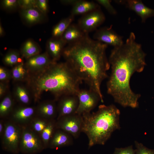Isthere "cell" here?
Segmentation results:
<instances>
[{
    "label": "cell",
    "instance_id": "5b68a950",
    "mask_svg": "<svg viewBox=\"0 0 154 154\" xmlns=\"http://www.w3.org/2000/svg\"><path fill=\"white\" fill-rule=\"evenodd\" d=\"M22 131L21 126L5 119L4 131L1 138L2 149L12 154L19 153Z\"/></svg>",
    "mask_w": 154,
    "mask_h": 154
},
{
    "label": "cell",
    "instance_id": "ba28073f",
    "mask_svg": "<svg viewBox=\"0 0 154 154\" xmlns=\"http://www.w3.org/2000/svg\"><path fill=\"white\" fill-rule=\"evenodd\" d=\"M77 96L78 105L76 114L82 115L91 112L97 106L98 102H102L101 98L96 92L89 89H80Z\"/></svg>",
    "mask_w": 154,
    "mask_h": 154
},
{
    "label": "cell",
    "instance_id": "4dcf8cb0",
    "mask_svg": "<svg viewBox=\"0 0 154 154\" xmlns=\"http://www.w3.org/2000/svg\"><path fill=\"white\" fill-rule=\"evenodd\" d=\"M98 3L102 6L108 12L112 15H116L117 12L116 10L112 5L111 1L110 0H97Z\"/></svg>",
    "mask_w": 154,
    "mask_h": 154
},
{
    "label": "cell",
    "instance_id": "e575fe53",
    "mask_svg": "<svg viewBox=\"0 0 154 154\" xmlns=\"http://www.w3.org/2000/svg\"><path fill=\"white\" fill-rule=\"evenodd\" d=\"M36 0H19V7L25 9L35 7Z\"/></svg>",
    "mask_w": 154,
    "mask_h": 154
},
{
    "label": "cell",
    "instance_id": "8992f818",
    "mask_svg": "<svg viewBox=\"0 0 154 154\" xmlns=\"http://www.w3.org/2000/svg\"><path fill=\"white\" fill-rule=\"evenodd\" d=\"M22 127L20 152L23 154H37L45 149L39 134L28 126Z\"/></svg>",
    "mask_w": 154,
    "mask_h": 154
},
{
    "label": "cell",
    "instance_id": "9a60e30c",
    "mask_svg": "<svg viewBox=\"0 0 154 154\" xmlns=\"http://www.w3.org/2000/svg\"><path fill=\"white\" fill-rule=\"evenodd\" d=\"M20 15L23 22L29 26L43 23L47 19V15L36 7L21 9Z\"/></svg>",
    "mask_w": 154,
    "mask_h": 154
},
{
    "label": "cell",
    "instance_id": "e0dca14e",
    "mask_svg": "<svg viewBox=\"0 0 154 154\" xmlns=\"http://www.w3.org/2000/svg\"><path fill=\"white\" fill-rule=\"evenodd\" d=\"M72 137L64 131L56 129L50 141L48 148L57 149L71 145L73 143Z\"/></svg>",
    "mask_w": 154,
    "mask_h": 154
},
{
    "label": "cell",
    "instance_id": "8d00e7d4",
    "mask_svg": "<svg viewBox=\"0 0 154 154\" xmlns=\"http://www.w3.org/2000/svg\"><path fill=\"white\" fill-rule=\"evenodd\" d=\"M79 0H61V3L64 5H70L73 6L78 2Z\"/></svg>",
    "mask_w": 154,
    "mask_h": 154
},
{
    "label": "cell",
    "instance_id": "cb8c5ba5",
    "mask_svg": "<svg viewBox=\"0 0 154 154\" xmlns=\"http://www.w3.org/2000/svg\"><path fill=\"white\" fill-rule=\"evenodd\" d=\"M74 18V16L70 14L68 17L59 21L52 28V37L55 38H60L66 29L72 24Z\"/></svg>",
    "mask_w": 154,
    "mask_h": 154
},
{
    "label": "cell",
    "instance_id": "2e32d148",
    "mask_svg": "<svg viewBox=\"0 0 154 154\" xmlns=\"http://www.w3.org/2000/svg\"><path fill=\"white\" fill-rule=\"evenodd\" d=\"M56 101L54 100L39 102L36 107L37 116L49 120L56 119L58 109Z\"/></svg>",
    "mask_w": 154,
    "mask_h": 154
},
{
    "label": "cell",
    "instance_id": "ffe728a7",
    "mask_svg": "<svg viewBox=\"0 0 154 154\" xmlns=\"http://www.w3.org/2000/svg\"><path fill=\"white\" fill-rule=\"evenodd\" d=\"M100 7L98 3L94 2L79 0L72 6L70 15L74 16L84 15Z\"/></svg>",
    "mask_w": 154,
    "mask_h": 154
},
{
    "label": "cell",
    "instance_id": "d590c367",
    "mask_svg": "<svg viewBox=\"0 0 154 154\" xmlns=\"http://www.w3.org/2000/svg\"><path fill=\"white\" fill-rule=\"evenodd\" d=\"M8 83L0 82V98L2 99L7 93L8 90Z\"/></svg>",
    "mask_w": 154,
    "mask_h": 154
},
{
    "label": "cell",
    "instance_id": "484cf974",
    "mask_svg": "<svg viewBox=\"0 0 154 154\" xmlns=\"http://www.w3.org/2000/svg\"><path fill=\"white\" fill-rule=\"evenodd\" d=\"M12 78L15 81H26L28 72L24 63L17 64L13 66L11 71Z\"/></svg>",
    "mask_w": 154,
    "mask_h": 154
},
{
    "label": "cell",
    "instance_id": "5bb4252c",
    "mask_svg": "<svg viewBox=\"0 0 154 154\" xmlns=\"http://www.w3.org/2000/svg\"><path fill=\"white\" fill-rule=\"evenodd\" d=\"M115 2L125 5L129 9L135 12L141 18L143 23L148 18L154 16V9L147 7L141 0H120Z\"/></svg>",
    "mask_w": 154,
    "mask_h": 154
},
{
    "label": "cell",
    "instance_id": "9c48e42d",
    "mask_svg": "<svg viewBox=\"0 0 154 154\" xmlns=\"http://www.w3.org/2000/svg\"><path fill=\"white\" fill-rule=\"evenodd\" d=\"M106 18L100 7L83 15L77 25L85 34L96 29L105 21Z\"/></svg>",
    "mask_w": 154,
    "mask_h": 154
},
{
    "label": "cell",
    "instance_id": "6da1fadb",
    "mask_svg": "<svg viewBox=\"0 0 154 154\" xmlns=\"http://www.w3.org/2000/svg\"><path fill=\"white\" fill-rule=\"evenodd\" d=\"M145 56L132 32L125 43L111 51L108 60L111 71L107 83V92L115 102L123 107L135 108L139 106L141 95L132 91L130 81L134 73L143 70Z\"/></svg>",
    "mask_w": 154,
    "mask_h": 154
},
{
    "label": "cell",
    "instance_id": "7c38bea8",
    "mask_svg": "<svg viewBox=\"0 0 154 154\" xmlns=\"http://www.w3.org/2000/svg\"><path fill=\"white\" fill-rule=\"evenodd\" d=\"M58 100L57 105L58 116L56 119L65 116L76 114L78 105L77 95L64 96Z\"/></svg>",
    "mask_w": 154,
    "mask_h": 154
},
{
    "label": "cell",
    "instance_id": "f35d334b",
    "mask_svg": "<svg viewBox=\"0 0 154 154\" xmlns=\"http://www.w3.org/2000/svg\"><path fill=\"white\" fill-rule=\"evenodd\" d=\"M5 34V31L4 29L2 27V25L0 23V37L3 36Z\"/></svg>",
    "mask_w": 154,
    "mask_h": 154
},
{
    "label": "cell",
    "instance_id": "603a6c76",
    "mask_svg": "<svg viewBox=\"0 0 154 154\" xmlns=\"http://www.w3.org/2000/svg\"><path fill=\"white\" fill-rule=\"evenodd\" d=\"M15 99L22 106H28L31 102V97L29 91L23 85H16L13 90Z\"/></svg>",
    "mask_w": 154,
    "mask_h": 154
},
{
    "label": "cell",
    "instance_id": "ac0fdd59",
    "mask_svg": "<svg viewBox=\"0 0 154 154\" xmlns=\"http://www.w3.org/2000/svg\"><path fill=\"white\" fill-rule=\"evenodd\" d=\"M66 44V43L61 38L52 37L46 42V52L53 61L57 62L62 56Z\"/></svg>",
    "mask_w": 154,
    "mask_h": 154
},
{
    "label": "cell",
    "instance_id": "836d02e7",
    "mask_svg": "<svg viewBox=\"0 0 154 154\" xmlns=\"http://www.w3.org/2000/svg\"><path fill=\"white\" fill-rule=\"evenodd\" d=\"M135 149L132 145L125 147L116 148L113 154H135Z\"/></svg>",
    "mask_w": 154,
    "mask_h": 154
},
{
    "label": "cell",
    "instance_id": "d6986e66",
    "mask_svg": "<svg viewBox=\"0 0 154 154\" xmlns=\"http://www.w3.org/2000/svg\"><path fill=\"white\" fill-rule=\"evenodd\" d=\"M85 35L77 24H71L60 38L66 44L76 42L82 38Z\"/></svg>",
    "mask_w": 154,
    "mask_h": 154
},
{
    "label": "cell",
    "instance_id": "74e56055",
    "mask_svg": "<svg viewBox=\"0 0 154 154\" xmlns=\"http://www.w3.org/2000/svg\"><path fill=\"white\" fill-rule=\"evenodd\" d=\"M5 119H0V137H2L3 133L5 127Z\"/></svg>",
    "mask_w": 154,
    "mask_h": 154
},
{
    "label": "cell",
    "instance_id": "4fadbf2b",
    "mask_svg": "<svg viewBox=\"0 0 154 154\" xmlns=\"http://www.w3.org/2000/svg\"><path fill=\"white\" fill-rule=\"evenodd\" d=\"M54 62L46 51L26 59L24 64L28 72H33L46 68Z\"/></svg>",
    "mask_w": 154,
    "mask_h": 154
},
{
    "label": "cell",
    "instance_id": "d6a6232c",
    "mask_svg": "<svg viewBox=\"0 0 154 154\" xmlns=\"http://www.w3.org/2000/svg\"><path fill=\"white\" fill-rule=\"evenodd\" d=\"M12 78L11 72L6 68L2 66L0 67V82L8 83Z\"/></svg>",
    "mask_w": 154,
    "mask_h": 154
},
{
    "label": "cell",
    "instance_id": "44dd1931",
    "mask_svg": "<svg viewBox=\"0 0 154 154\" xmlns=\"http://www.w3.org/2000/svg\"><path fill=\"white\" fill-rule=\"evenodd\" d=\"M1 99L0 103V118L7 119L15 108V99L10 93H7Z\"/></svg>",
    "mask_w": 154,
    "mask_h": 154
},
{
    "label": "cell",
    "instance_id": "52a82bcc",
    "mask_svg": "<svg viewBox=\"0 0 154 154\" xmlns=\"http://www.w3.org/2000/svg\"><path fill=\"white\" fill-rule=\"evenodd\" d=\"M82 115L75 114L56 119V129L62 130L77 138L82 132Z\"/></svg>",
    "mask_w": 154,
    "mask_h": 154
},
{
    "label": "cell",
    "instance_id": "f546056e",
    "mask_svg": "<svg viewBox=\"0 0 154 154\" xmlns=\"http://www.w3.org/2000/svg\"><path fill=\"white\" fill-rule=\"evenodd\" d=\"M134 143L136 148L135 154H154V149L147 148L137 141H135Z\"/></svg>",
    "mask_w": 154,
    "mask_h": 154
},
{
    "label": "cell",
    "instance_id": "3957f363",
    "mask_svg": "<svg viewBox=\"0 0 154 154\" xmlns=\"http://www.w3.org/2000/svg\"><path fill=\"white\" fill-rule=\"evenodd\" d=\"M35 103L49 92L56 101L62 96L77 95L82 81L66 62H54L42 69L28 72L25 81Z\"/></svg>",
    "mask_w": 154,
    "mask_h": 154
},
{
    "label": "cell",
    "instance_id": "4316f807",
    "mask_svg": "<svg viewBox=\"0 0 154 154\" xmlns=\"http://www.w3.org/2000/svg\"><path fill=\"white\" fill-rule=\"evenodd\" d=\"M20 52L15 50H12L8 52L3 58V62L5 65L10 66L24 63Z\"/></svg>",
    "mask_w": 154,
    "mask_h": 154
},
{
    "label": "cell",
    "instance_id": "7a4b0ae2",
    "mask_svg": "<svg viewBox=\"0 0 154 154\" xmlns=\"http://www.w3.org/2000/svg\"><path fill=\"white\" fill-rule=\"evenodd\" d=\"M108 45L90 38L88 34L68 44L62 54L78 77L100 96L104 102L101 84L108 77L110 68L106 50Z\"/></svg>",
    "mask_w": 154,
    "mask_h": 154
},
{
    "label": "cell",
    "instance_id": "1f68e13d",
    "mask_svg": "<svg viewBox=\"0 0 154 154\" xmlns=\"http://www.w3.org/2000/svg\"><path fill=\"white\" fill-rule=\"evenodd\" d=\"M35 7L42 13L47 15L49 11L48 1L36 0Z\"/></svg>",
    "mask_w": 154,
    "mask_h": 154
},
{
    "label": "cell",
    "instance_id": "83f0119b",
    "mask_svg": "<svg viewBox=\"0 0 154 154\" xmlns=\"http://www.w3.org/2000/svg\"><path fill=\"white\" fill-rule=\"evenodd\" d=\"M49 120L36 116L32 119L27 126L40 135Z\"/></svg>",
    "mask_w": 154,
    "mask_h": 154
},
{
    "label": "cell",
    "instance_id": "30bf717a",
    "mask_svg": "<svg viewBox=\"0 0 154 154\" xmlns=\"http://www.w3.org/2000/svg\"><path fill=\"white\" fill-rule=\"evenodd\" d=\"M36 116V107L22 105L15 108L7 119L22 127L28 126Z\"/></svg>",
    "mask_w": 154,
    "mask_h": 154
},
{
    "label": "cell",
    "instance_id": "d4e9b609",
    "mask_svg": "<svg viewBox=\"0 0 154 154\" xmlns=\"http://www.w3.org/2000/svg\"><path fill=\"white\" fill-rule=\"evenodd\" d=\"M56 119L50 120L40 135L45 149L48 148L50 141L56 129Z\"/></svg>",
    "mask_w": 154,
    "mask_h": 154
},
{
    "label": "cell",
    "instance_id": "8fae6325",
    "mask_svg": "<svg viewBox=\"0 0 154 154\" xmlns=\"http://www.w3.org/2000/svg\"><path fill=\"white\" fill-rule=\"evenodd\" d=\"M94 40L115 47L123 44V37L112 27H105L97 29L93 35Z\"/></svg>",
    "mask_w": 154,
    "mask_h": 154
},
{
    "label": "cell",
    "instance_id": "f1b7e54d",
    "mask_svg": "<svg viewBox=\"0 0 154 154\" xmlns=\"http://www.w3.org/2000/svg\"><path fill=\"white\" fill-rule=\"evenodd\" d=\"M1 4L2 8L8 11L19 8V0H3L1 1Z\"/></svg>",
    "mask_w": 154,
    "mask_h": 154
},
{
    "label": "cell",
    "instance_id": "7402d4cb",
    "mask_svg": "<svg viewBox=\"0 0 154 154\" xmlns=\"http://www.w3.org/2000/svg\"><path fill=\"white\" fill-rule=\"evenodd\" d=\"M41 49L38 44L33 40L29 39L23 44L20 53L21 56L27 59L40 54Z\"/></svg>",
    "mask_w": 154,
    "mask_h": 154
},
{
    "label": "cell",
    "instance_id": "277c9868",
    "mask_svg": "<svg viewBox=\"0 0 154 154\" xmlns=\"http://www.w3.org/2000/svg\"><path fill=\"white\" fill-rule=\"evenodd\" d=\"M120 112L115 105H100L95 112L82 115L83 123L82 132L87 135L88 148L99 145H104L112 133L120 126Z\"/></svg>",
    "mask_w": 154,
    "mask_h": 154
}]
</instances>
